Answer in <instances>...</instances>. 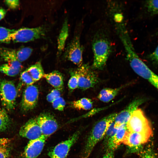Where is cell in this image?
<instances>
[{
    "label": "cell",
    "instance_id": "cell-1",
    "mask_svg": "<svg viewBox=\"0 0 158 158\" xmlns=\"http://www.w3.org/2000/svg\"><path fill=\"white\" fill-rule=\"evenodd\" d=\"M126 54V59L137 74L147 80L158 91V75L150 70L136 54L131 42L123 44Z\"/></svg>",
    "mask_w": 158,
    "mask_h": 158
},
{
    "label": "cell",
    "instance_id": "cell-2",
    "mask_svg": "<svg viewBox=\"0 0 158 158\" xmlns=\"http://www.w3.org/2000/svg\"><path fill=\"white\" fill-rule=\"evenodd\" d=\"M94 60L92 66L94 70H102L105 66L111 51V44L103 33L96 34L92 42Z\"/></svg>",
    "mask_w": 158,
    "mask_h": 158
},
{
    "label": "cell",
    "instance_id": "cell-3",
    "mask_svg": "<svg viewBox=\"0 0 158 158\" xmlns=\"http://www.w3.org/2000/svg\"><path fill=\"white\" fill-rule=\"evenodd\" d=\"M117 114L112 113L96 122L87 138L82 158H89L95 146L105 136L108 127L114 121Z\"/></svg>",
    "mask_w": 158,
    "mask_h": 158
},
{
    "label": "cell",
    "instance_id": "cell-4",
    "mask_svg": "<svg viewBox=\"0 0 158 158\" xmlns=\"http://www.w3.org/2000/svg\"><path fill=\"white\" fill-rule=\"evenodd\" d=\"M48 30V28L45 25L15 30L11 35V41L16 43H25L44 38Z\"/></svg>",
    "mask_w": 158,
    "mask_h": 158
},
{
    "label": "cell",
    "instance_id": "cell-5",
    "mask_svg": "<svg viewBox=\"0 0 158 158\" xmlns=\"http://www.w3.org/2000/svg\"><path fill=\"white\" fill-rule=\"evenodd\" d=\"M74 71L78 78V88L81 90L93 87L99 82L97 73L88 64H82Z\"/></svg>",
    "mask_w": 158,
    "mask_h": 158
},
{
    "label": "cell",
    "instance_id": "cell-6",
    "mask_svg": "<svg viewBox=\"0 0 158 158\" xmlns=\"http://www.w3.org/2000/svg\"><path fill=\"white\" fill-rule=\"evenodd\" d=\"M126 126L129 131L152 134L151 124L140 108H137L133 112Z\"/></svg>",
    "mask_w": 158,
    "mask_h": 158
},
{
    "label": "cell",
    "instance_id": "cell-7",
    "mask_svg": "<svg viewBox=\"0 0 158 158\" xmlns=\"http://www.w3.org/2000/svg\"><path fill=\"white\" fill-rule=\"evenodd\" d=\"M17 91L11 81L3 80L0 81V97L3 106L7 110L14 109L16 104Z\"/></svg>",
    "mask_w": 158,
    "mask_h": 158
},
{
    "label": "cell",
    "instance_id": "cell-8",
    "mask_svg": "<svg viewBox=\"0 0 158 158\" xmlns=\"http://www.w3.org/2000/svg\"><path fill=\"white\" fill-rule=\"evenodd\" d=\"M83 51L79 36L77 35L68 45L64 53L65 56L79 67L82 64Z\"/></svg>",
    "mask_w": 158,
    "mask_h": 158
},
{
    "label": "cell",
    "instance_id": "cell-9",
    "mask_svg": "<svg viewBox=\"0 0 158 158\" xmlns=\"http://www.w3.org/2000/svg\"><path fill=\"white\" fill-rule=\"evenodd\" d=\"M152 135L127 131L122 143L129 147L130 152H135L147 142Z\"/></svg>",
    "mask_w": 158,
    "mask_h": 158
},
{
    "label": "cell",
    "instance_id": "cell-10",
    "mask_svg": "<svg viewBox=\"0 0 158 158\" xmlns=\"http://www.w3.org/2000/svg\"><path fill=\"white\" fill-rule=\"evenodd\" d=\"M80 134V130L76 131L67 140L59 143L49 152V156L51 158H66Z\"/></svg>",
    "mask_w": 158,
    "mask_h": 158
},
{
    "label": "cell",
    "instance_id": "cell-11",
    "mask_svg": "<svg viewBox=\"0 0 158 158\" xmlns=\"http://www.w3.org/2000/svg\"><path fill=\"white\" fill-rule=\"evenodd\" d=\"M39 94L36 86L33 85L27 86L23 92L21 103V110L27 112L34 109L37 104Z\"/></svg>",
    "mask_w": 158,
    "mask_h": 158
},
{
    "label": "cell",
    "instance_id": "cell-12",
    "mask_svg": "<svg viewBox=\"0 0 158 158\" xmlns=\"http://www.w3.org/2000/svg\"><path fill=\"white\" fill-rule=\"evenodd\" d=\"M35 119L40 128L42 135L48 137L54 133L58 128L56 120L49 112L42 113Z\"/></svg>",
    "mask_w": 158,
    "mask_h": 158
},
{
    "label": "cell",
    "instance_id": "cell-13",
    "mask_svg": "<svg viewBox=\"0 0 158 158\" xmlns=\"http://www.w3.org/2000/svg\"><path fill=\"white\" fill-rule=\"evenodd\" d=\"M145 101L142 98H136L123 110L117 113L114 120L115 126L118 127L122 125L126 124L133 112Z\"/></svg>",
    "mask_w": 158,
    "mask_h": 158
},
{
    "label": "cell",
    "instance_id": "cell-14",
    "mask_svg": "<svg viewBox=\"0 0 158 158\" xmlns=\"http://www.w3.org/2000/svg\"><path fill=\"white\" fill-rule=\"evenodd\" d=\"M19 134L21 137L30 140L40 137L42 134L35 118L29 119L22 126L19 130Z\"/></svg>",
    "mask_w": 158,
    "mask_h": 158
},
{
    "label": "cell",
    "instance_id": "cell-15",
    "mask_svg": "<svg viewBox=\"0 0 158 158\" xmlns=\"http://www.w3.org/2000/svg\"><path fill=\"white\" fill-rule=\"evenodd\" d=\"M48 137L42 135L35 139L30 140L23 152L25 158H36L40 154Z\"/></svg>",
    "mask_w": 158,
    "mask_h": 158
},
{
    "label": "cell",
    "instance_id": "cell-16",
    "mask_svg": "<svg viewBox=\"0 0 158 158\" xmlns=\"http://www.w3.org/2000/svg\"><path fill=\"white\" fill-rule=\"evenodd\" d=\"M127 131L126 124L117 127L115 133L107 141V150L114 151L116 150L122 143Z\"/></svg>",
    "mask_w": 158,
    "mask_h": 158
},
{
    "label": "cell",
    "instance_id": "cell-17",
    "mask_svg": "<svg viewBox=\"0 0 158 158\" xmlns=\"http://www.w3.org/2000/svg\"><path fill=\"white\" fill-rule=\"evenodd\" d=\"M0 57L13 68L20 70L22 68L21 63L17 58L15 49L0 47Z\"/></svg>",
    "mask_w": 158,
    "mask_h": 158
},
{
    "label": "cell",
    "instance_id": "cell-18",
    "mask_svg": "<svg viewBox=\"0 0 158 158\" xmlns=\"http://www.w3.org/2000/svg\"><path fill=\"white\" fill-rule=\"evenodd\" d=\"M43 77L55 89L60 91L63 90L64 84L63 77L59 71H54L48 73H45Z\"/></svg>",
    "mask_w": 158,
    "mask_h": 158
},
{
    "label": "cell",
    "instance_id": "cell-19",
    "mask_svg": "<svg viewBox=\"0 0 158 158\" xmlns=\"http://www.w3.org/2000/svg\"><path fill=\"white\" fill-rule=\"evenodd\" d=\"M129 83L116 88H105L102 90L97 96L98 98L104 102H108L113 99L120 91Z\"/></svg>",
    "mask_w": 158,
    "mask_h": 158
},
{
    "label": "cell",
    "instance_id": "cell-20",
    "mask_svg": "<svg viewBox=\"0 0 158 158\" xmlns=\"http://www.w3.org/2000/svg\"><path fill=\"white\" fill-rule=\"evenodd\" d=\"M27 70L35 82L43 77L45 74L40 61L30 66Z\"/></svg>",
    "mask_w": 158,
    "mask_h": 158
},
{
    "label": "cell",
    "instance_id": "cell-21",
    "mask_svg": "<svg viewBox=\"0 0 158 158\" xmlns=\"http://www.w3.org/2000/svg\"><path fill=\"white\" fill-rule=\"evenodd\" d=\"M71 104L73 107L76 109L88 110L92 108L93 102L90 99L83 98L71 102Z\"/></svg>",
    "mask_w": 158,
    "mask_h": 158
},
{
    "label": "cell",
    "instance_id": "cell-22",
    "mask_svg": "<svg viewBox=\"0 0 158 158\" xmlns=\"http://www.w3.org/2000/svg\"><path fill=\"white\" fill-rule=\"evenodd\" d=\"M68 35V27L67 22L65 21L59 34L58 40V48L59 51L64 47L65 42Z\"/></svg>",
    "mask_w": 158,
    "mask_h": 158
},
{
    "label": "cell",
    "instance_id": "cell-23",
    "mask_svg": "<svg viewBox=\"0 0 158 158\" xmlns=\"http://www.w3.org/2000/svg\"><path fill=\"white\" fill-rule=\"evenodd\" d=\"M33 49L31 48L25 47L15 50L18 60L21 63L28 59L31 55Z\"/></svg>",
    "mask_w": 158,
    "mask_h": 158
},
{
    "label": "cell",
    "instance_id": "cell-24",
    "mask_svg": "<svg viewBox=\"0 0 158 158\" xmlns=\"http://www.w3.org/2000/svg\"><path fill=\"white\" fill-rule=\"evenodd\" d=\"M10 120L6 110L0 107V132L4 131L9 127Z\"/></svg>",
    "mask_w": 158,
    "mask_h": 158
},
{
    "label": "cell",
    "instance_id": "cell-25",
    "mask_svg": "<svg viewBox=\"0 0 158 158\" xmlns=\"http://www.w3.org/2000/svg\"><path fill=\"white\" fill-rule=\"evenodd\" d=\"M15 30L0 27V43H8L11 41V35Z\"/></svg>",
    "mask_w": 158,
    "mask_h": 158
},
{
    "label": "cell",
    "instance_id": "cell-26",
    "mask_svg": "<svg viewBox=\"0 0 158 158\" xmlns=\"http://www.w3.org/2000/svg\"><path fill=\"white\" fill-rule=\"evenodd\" d=\"M20 71L13 68L7 63L0 66V72L10 76H14L17 75Z\"/></svg>",
    "mask_w": 158,
    "mask_h": 158
},
{
    "label": "cell",
    "instance_id": "cell-27",
    "mask_svg": "<svg viewBox=\"0 0 158 158\" xmlns=\"http://www.w3.org/2000/svg\"><path fill=\"white\" fill-rule=\"evenodd\" d=\"M20 79L22 83L27 86L33 85L35 82L27 69L22 72Z\"/></svg>",
    "mask_w": 158,
    "mask_h": 158
},
{
    "label": "cell",
    "instance_id": "cell-28",
    "mask_svg": "<svg viewBox=\"0 0 158 158\" xmlns=\"http://www.w3.org/2000/svg\"><path fill=\"white\" fill-rule=\"evenodd\" d=\"M148 11L151 14H158V0H149L146 2Z\"/></svg>",
    "mask_w": 158,
    "mask_h": 158
},
{
    "label": "cell",
    "instance_id": "cell-29",
    "mask_svg": "<svg viewBox=\"0 0 158 158\" xmlns=\"http://www.w3.org/2000/svg\"><path fill=\"white\" fill-rule=\"evenodd\" d=\"M71 73V76L68 80V85L69 90L73 91L78 87V79L74 71Z\"/></svg>",
    "mask_w": 158,
    "mask_h": 158
},
{
    "label": "cell",
    "instance_id": "cell-30",
    "mask_svg": "<svg viewBox=\"0 0 158 158\" xmlns=\"http://www.w3.org/2000/svg\"><path fill=\"white\" fill-rule=\"evenodd\" d=\"M51 103L55 109L61 111L63 110L66 104L65 100L61 97H58Z\"/></svg>",
    "mask_w": 158,
    "mask_h": 158
},
{
    "label": "cell",
    "instance_id": "cell-31",
    "mask_svg": "<svg viewBox=\"0 0 158 158\" xmlns=\"http://www.w3.org/2000/svg\"><path fill=\"white\" fill-rule=\"evenodd\" d=\"M60 97H61L60 91L55 89L47 95L46 99L48 102L51 103L56 99Z\"/></svg>",
    "mask_w": 158,
    "mask_h": 158
},
{
    "label": "cell",
    "instance_id": "cell-32",
    "mask_svg": "<svg viewBox=\"0 0 158 158\" xmlns=\"http://www.w3.org/2000/svg\"><path fill=\"white\" fill-rule=\"evenodd\" d=\"M10 149L8 145H0V158H8Z\"/></svg>",
    "mask_w": 158,
    "mask_h": 158
},
{
    "label": "cell",
    "instance_id": "cell-33",
    "mask_svg": "<svg viewBox=\"0 0 158 158\" xmlns=\"http://www.w3.org/2000/svg\"><path fill=\"white\" fill-rule=\"evenodd\" d=\"M4 1L9 8L12 9L17 8L20 5L19 1L18 0H6Z\"/></svg>",
    "mask_w": 158,
    "mask_h": 158
},
{
    "label": "cell",
    "instance_id": "cell-34",
    "mask_svg": "<svg viewBox=\"0 0 158 158\" xmlns=\"http://www.w3.org/2000/svg\"><path fill=\"white\" fill-rule=\"evenodd\" d=\"M150 57L152 60L158 63V46L150 55Z\"/></svg>",
    "mask_w": 158,
    "mask_h": 158
},
{
    "label": "cell",
    "instance_id": "cell-35",
    "mask_svg": "<svg viewBox=\"0 0 158 158\" xmlns=\"http://www.w3.org/2000/svg\"><path fill=\"white\" fill-rule=\"evenodd\" d=\"M113 152L111 150H107L102 158H114Z\"/></svg>",
    "mask_w": 158,
    "mask_h": 158
},
{
    "label": "cell",
    "instance_id": "cell-36",
    "mask_svg": "<svg viewBox=\"0 0 158 158\" xmlns=\"http://www.w3.org/2000/svg\"><path fill=\"white\" fill-rule=\"evenodd\" d=\"M11 140L8 138H0V145H8L11 142Z\"/></svg>",
    "mask_w": 158,
    "mask_h": 158
},
{
    "label": "cell",
    "instance_id": "cell-37",
    "mask_svg": "<svg viewBox=\"0 0 158 158\" xmlns=\"http://www.w3.org/2000/svg\"><path fill=\"white\" fill-rule=\"evenodd\" d=\"M6 13V11L2 8H0V20L3 19Z\"/></svg>",
    "mask_w": 158,
    "mask_h": 158
}]
</instances>
